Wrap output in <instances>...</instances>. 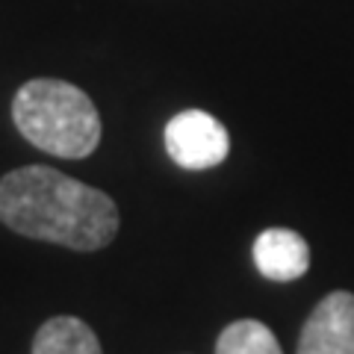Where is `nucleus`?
Here are the masks:
<instances>
[{
  "instance_id": "1",
  "label": "nucleus",
  "mask_w": 354,
  "mask_h": 354,
  "mask_svg": "<svg viewBox=\"0 0 354 354\" xmlns=\"http://www.w3.org/2000/svg\"><path fill=\"white\" fill-rule=\"evenodd\" d=\"M0 221L15 234L71 251H101L118 234V207L106 192L50 165L0 177Z\"/></svg>"
},
{
  "instance_id": "2",
  "label": "nucleus",
  "mask_w": 354,
  "mask_h": 354,
  "mask_svg": "<svg viewBox=\"0 0 354 354\" xmlns=\"http://www.w3.org/2000/svg\"><path fill=\"white\" fill-rule=\"evenodd\" d=\"M12 121L32 148L62 160L92 157L104 133L92 97L80 86L53 77H36L18 88Z\"/></svg>"
},
{
  "instance_id": "3",
  "label": "nucleus",
  "mask_w": 354,
  "mask_h": 354,
  "mask_svg": "<svg viewBox=\"0 0 354 354\" xmlns=\"http://www.w3.org/2000/svg\"><path fill=\"white\" fill-rule=\"evenodd\" d=\"M165 151L186 171H207L227 160L230 136L204 109H183L165 124Z\"/></svg>"
},
{
  "instance_id": "4",
  "label": "nucleus",
  "mask_w": 354,
  "mask_h": 354,
  "mask_svg": "<svg viewBox=\"0 0 354 354\" xmlns=\"http://www.w3.org/2000/svg\"><path fill=\"white\" fill-rule=\"evenodd\" d=\"M295 354H354V292H328L298 334Z\"/></svg>"
},
{
  "instance_id": "5",
  "label": "nucleus",
  "mask_w": 354,
  "mask_h": 354,
  "mask_svg": "<svg viewBox=\"0 0 354 354\" xmlns=\"http://www.w3.org/2000/svg\"><path fill=\"white\" fill-rule=\"evenodd\" d=\"M254 266L266 281L292 283L310 269V245L290 227H266L254 239Z\"/></svg>"
},
{
  "instance_id": "6",
  "label": "nucleus",
  "mask_w": 354,
  "mask_h": 354,
  "mask_svg": "<svg viewBox=\"0 0 354 354\" xmlns=\"http://www.w3.org/2000/svg\"><path fill=\"white\" fill-rule=\"evenodd\" d=\"M32 354H104V348L83 319L53 316L32 337Z\"/></svg>"
},
{
  "instance_id": "7",
  "label": "nucleus",
  "mask_w": 354,
  "mask_h": 354,
  "mask_svg": "<svg viewBox=\"0 0 354 354\" xmlns=\"http://www.w3.org/2000/svg\"><path fill=\"white\" fill-rule=\"evenodd\" d=\"M216 354H283L278 337L257 319H236L216 339Z\"/></svg>"
}]
</instances>
